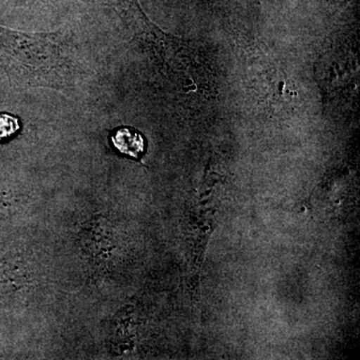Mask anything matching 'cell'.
<instances>
[{"label": "cell", "instance_id": "1", "mask_svg": "<svg viewBox=\"0 0 360 360\" xmlns=\"http://www.w3.org/2000/svg\"><path fill=\"white\" fill-rule=\"evenodd\" d=\"M0 65L25 89H70L77 78L75 46L60 32L26 33L0 26Z\"/></svg>", "mask_w": 360, "mask_h": 360}, {"label": "cell", "instance_id": "2", "mask_svg": "<svg viewBox=\"0 0 360 360\" xmlns=\"http://www.w3.org/2000/svg\"><path fill=\"white\" fill-rule=\"evenodd\" d=\"M110 141L116 150L130 158H139L144 153L146 141L139 130L123 127L111 132Z\"/></svg>", "mask_w": 360, "mask_h": 360}, {"label": "cell", "instance_id": "3", "mask_svg": "<svg viewBox=\"0 0 360 360\" xmlns=\"http://www.w3.org/2000/svg\"><path fill=\"white\" fill-rule=\"evenodd\" d=\"M20 127L18 118L7 113H0V141L13 136Z\"/></svg>", "mask_w": 360, "mask_h": 360}]
</instances>
